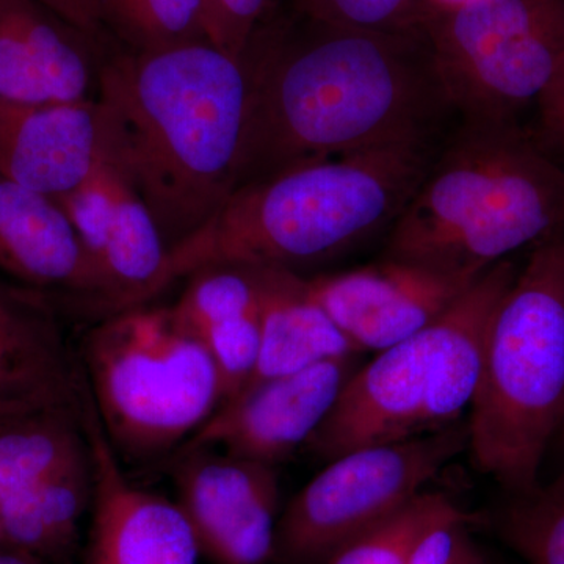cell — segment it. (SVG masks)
<instances>
[{
  "label": "cell",
  "instance_id": "cell-26",
  "mask_svg": "<svg viewBox=\"0 0 564 564\" xmlns=\"http://www.w3.org/2000/svg\"><path fill=\"white\" fill-rule=\"evenodd\" d=\"M220 378L223 403L243 391L261 355V313L218 323L198 334Z\"/></svg>",
  "mask_w": 564,
  "mask_h": 564
},
{
  "label": "cell",
  "instance_id": "cell-18",
  "mask_svg": "<svg viewBox=\"0 0 564 564\" xmlns=\"http://www.w3.org/2000/svg\"><path fill=\"white\" fill-rule=\"evenodd\" d=\"M101 147L96 101L22 106L0 102V176L51 198L79 187Z\"/></svg>",
  "mask_w": 564,
  "mask_h": 564
},
{
  "label": "cell",
  "instance_id": "cell-8",
  "mask_svg": "<svg viewBox=\"0 0 564 564\" xmlns=\"http://www.w3.org/2000/svg\"><path fill=\"white\" fill-rule=\"evenodd\" d=\"M448 102L464 121L513 124L564 57V0H464L425 29Z\"/></svg>",
  "mask_w": 564,
  "mask_h": 564
},
{
  "label": "cell",
  "instance_id": "cell-14",
  "mask_svg": "<svg viewBox=\"0 0 564 564\" xmlns=\"http://www.w3.org/2000/svg\"><path fill=\"white\" fill-rule=\"evenodd\" d=\"M473 284L386 256L370 265L307 278L311 296L361 352L414 336Z\"/></svg>",
  "mask_w": 564,
  "mask_h": 564
},
{
  "label": "cell",
  "instance_id": "cell-4",
  "mask_svg": "<svg viewBox=\"0 0 564 564\" xmlns=\"http://www.w3.org/2000/svg\"><path fill=\"white\" fill-rule=\"evenodd\" d=\"M564 232V172L514 124L464 121L434 154L383 256L475 282Z\"/></svg>",
  "mask_w": 564,
  "mask_h": 564
},
{
  "label": "cell",
  "instance_id": "cell-19",
  "mask_svg": "<svg viewBox=\"0 0 564 564\" xmlns=\"http://www.w3.org/2000/svg\"><path fill=\"white\" fill-rule=\"evenodd\" d=\"M261 270V355L245 389L315 364L362 355L311 296L307 278Z\"/></svg>",
  "mask_w": 564,
  "mask_h": 564
},
{
  "label": "cell",
  "instance_id": "cell-31",
  "mask_svg": "<svg viewBox=\"0 0 564 564\" xmlns=\"http://www.w3.org/2000/svg\"><path fill=\"white\" fill-rule=\"evenodd\" d=\"M0 564H46L36 558L35 555L11 547V545L0 544Z\"/></svg>",
  "mask_w": 564,
  "mask_h": 564
},
{
  "label": "cell",
  "instance_id": "cell-11",
  "mask_svg": "<svg viewBox=\"0 0 564 564\" xmlns=\"http://www.w3.org/2000/svg\"><path fill=\"white\" fill-rule=\"evenodd\" d=\"M174 484L202 555L215 564L272 563L280 521L276 466L195 448L181 455Z\"/></svg>",
  "mask_w": 564,
  "mask_h": 564
},
{
  "label": "cell",
  "instance_id": "cell-16",
  "mask_svg": "<svg viewBox=\"0 0 564 564\" xmlns=\"http://www.w3.org/2000/svg\"><path fill=\"white\" fill-rule=\"evenodd\" d=\"M80 389L54 295L0 274V417L79 408Z\"/></svg>",
  "mask_w": 564,
  "mask_h": 564
},
{
  "label": "cell",
  "instance_id": "cell-33",
  "mask_svg": "<svg viewBox=\"0 0 564 564\" xmlns=\"http://www.w3.org/2000/svg\"><path fill=\"white\" fill-rule=\"evenodd\" d=\"M556 440H562V441H564V421H563L562 429H560L558 436H556Z\"/></svg>",
  "mask_w": 564,
  "mask_h": 564
},
{
  "label": "cell",
  "instance_id": "cell-3",
  "mask_svg": "<svg viewBox=\"0 0 564 564\" xmlns=\"http://www.w3.org/2000/svg\"><path fill=\"white\" fill-rule=\"evenodd\" d=\"M433 155L432 147L381 148L237 187L202 229L169 251L162 289L212 267L300 273L388 236Z\"/></svg>",
  "mask_w": 564,
  "mask_h": 564
},
{
  "label": "cell",
  "instance_id": "cell-34",
  "mask_svg": "<svg viewBox=\"0 0 564 564\" xmlns=\"http://www.w3.org/2000/svg\"><path fill=\"white\" fill-rule=\"evenodd\" d=\"M3 543V540H2V527H0V544Z\"/></svg>",
  "mask_w": 564,
  "mask_h": 564
},
{
  "label": "cell",
  "instance_id": "cell-2",
  "mask_svg": "<svg viewBox=\"0 0 564 564\" xmlns=\"http://www.w3.org/2000/svg\"><path fill=\"white\" fill-rule=\"evenodd\" d=\"M96 99L107 135L173 250L236 191L250 104L242 57L210 41L135 54L109 40Z\"/></svg>",
  "mask_w": 564,
  "mask_h": 564
},
{
  "label": "cell",
  "instance_id": "cell-28",
  "mask_svg": "<svg viewBox=\"0 0 564 564\" xmlns=\"http://www.w3.org/2000/svg\"><path fill=\"white\" fill-rule=\"evenodd\" d=\"M284 0H203L204 21L210 43L240 57L252 32Z\"/></svg>",
  "mask_w": 564,
  "mask_h": 564
},
{
  "label": "cell",
  "instance_id": "cell-30",
  "mask_svg": "<svg viewBox=\"0 0 564 564\" xmlns=\"http://www.w3.org/2000/svg\"><path fill=\"white\" fill-rule=\"evenodd\" d=\"M44 6L68 21L74 28L80 29L99 44H106L109 39L104 35L93 11L91 0H40Z\"/></svg>",
  "mask_w": 564,
  "mask_h": 564
},
{
  "label": "cell",
  "instance_id": "cell-21",
  "mask_svg": "<svg viewBox=\"0 0 564 564\" xmlns=\"http://www.w3.org/2000/svg\"><path fill=\"white\" fill-rule=\"evenodd\" d=\"M91 6L104 35L135 54L210 41L203 0H91Z\"/></svg>",
  "mask_w": 564,
  "mask_h": 564
},
{
  "label": "cell",
  "instance_id": "cell-24",
  "mask_svg": "<svg viewBox=\"0 0 564 564\" xmlns=\"http://www.w3.org/2000/svg\"><path fill=\"white\" fill-rule=\"evenodd\" d=\"M455 507L444 492L426 489L383 525L345 545L328 564H404L419 534Z\"/></svg>",
  "mask_w": 564,
  "mask_h": 564
},
{
  "label": "cell",
  "instance_id": "cell-10",
  "mask_svg": "<svg viewBox=\"0 0 564 564\" xmlns=\"http://www.w3.org/2000/svg\"><path fill=\"white\" fill-rule=\"evenodd\" d=\"M109 291L111 310L161 295L169 248L101 120V147L79 187L55 198Z\"/></svg>",
  "mask_w": 564,
  "mask_h": 564
},
{
  "label": "cell",
  "instance_id": "cell-12",
  "mask_svg": "<svg viewBox=\"0 0 564 564\" xmlns=\"http://www.w3.org/2000/svg\"><path fill=\"white\" fill-rule=\"evenodd\" d=\"M359 366L361 355L348 356L251 386L220 404L184 451L221 447L276 466L313 437Z\"/></svg>",
  "mask_w": 564,
  "mask_h": 564
},
{
  "label": "cell",
  "instance_id": "cell-15",
  "mask_svg": "<svg viewBox=\"0 0 564 564\" xmlns=\"http://www.w3.org/2000/svg\"><path fill=\"white\" fill-rule=\"evenodd\" d=\"M104 46L40 0H0V102L96 101Z\"/></svg>",
  "mask_w": 564,
  "mask_h": 564
},
{
  "label": "cell",
  "instance_id": "cell-23",
  "mask_svg": "<svg viewBox=\"0 0 564 564\" xmlns=\"http://www.w3.org/2000/svg\"><path fill=\"white\" fill-rule=\"evenodd\" d=\"M188 280L172 311L196 336L218 323L261 313L262 270L258 267H212Z\"/></svg>",
  "mask_w": 564,
  "mask_h": 564
},
{
  "label": "cell",
  "instance_id": "cell-17",
  "mask_svg": "<svg viewBox=\"0 0 564 564\" xmlns=\"http://www.w3.org/2000/svg\"><path fill=\"white\" fill-rule=\"evenodd\" d=\"M0 274L52 295L111 307L109 291L61 204L0 176Z\"/></svg>",
  "mask_w": 564,
  "mask_h": 564
},
{
  "label": "cell",
  "instance_id": "cell-27",
  "mask_svg": "<svg viewBox=\"0 0 564 564\" xmlns=\"http://www.w3.org/2000/svg\"><path fill=\"white\" fill-rule=\"evenodd\" d=\"M473 521L455 507L419 534L404 564H491L470 533Z\"/></svg>",
  "mask_w": 564,
  "mask_h": 564
},
{
  "label": "cell",
  "instance_id": "cell-1",
  "mask_svg": "<svg viewBox=\"0 0 564 564\" xmlns=\"http://www.w3.org/2000/svg\"><path fill=\"white\" fill-rule=\"evenodd\" d=\"M240 57L250 104L236 188L356 152L432 147L455 111L426 33L339 28L284 0Z\"/></svg>",
  "mask_w": 564,
  "mask_h": 564
},
{
  "label": "cell",
  "instance_id": "cell-22",
  "mask_svg": "<svg viewBox=\"0 0 564 564\" xmlns=\"http://www.w3.org/2000/svg\"><path fill=\"white\" fill-rule=\"evenodd\" d=\"M489 525L529 564H564V469L549 484L508 494Z\"/></svg>",
  "mask_w": 564,
  "mask_h": 564
},
{
  "label": "cell",
  "instance_id": "cell-20",
  "mask_svg": "<svg viewBox=\"0 0 564 564\" xmlns=\"http://www.w3.org/2000/svg\"><path fill=\"white\" fill-rule=\"evenodd\" d=\"M82 403V400H80ZM87 448L79 408H44L0 417V527L24 513L58 467Z\"/></svg>",
  "mask_w": 564,
  "mask_h": 564
},
{
  "label": "cell",
  "instance_id": "cell-9",
  "mask_svg": "<svg viewBox=\"0 0 564 564\" xmlns=\"http://www.w3.org/2000/svg\"><path fill=\"white\" fill-rule=\"evenodd\" d=\"M467 421L328 462L285 507L272 564H328L345 545L383 525L467 451Z\"/></svg>",
  "mask_w": 564,
  "mask_h": 564
},
{
  "label": "cell",
  "instance_id": "cell-5",
  "mask_svg": "<svg viewBox=\"0 0 564 564\" xmlns=\"http://www.w3.org/2000/svg\"><path fill=\"white\" fill-rule=\"evenodd\" d=\"M564 421V232L534 245L494 311L467 417L474 466L507 494L540 484Z\"/></svg>",
  "mask_w": 564,
  "mask_h": 564
},
{
  "label": "cell",
  "instance_id": "cell-6",
  "mask_svg": "<svg viewBox=\"0 0 564 564\" xmlns=\"http://www.w3.org/2000/svg\"><path fill=\"white\" fill-rule=\"evenodd\" d=\"M518 267L494 265L440 318L375 352L351 375L304 447L323 462L440 432L469 413L489 322Z\"/></svg>",
  "mask_w": 564,
  "mask_h": 564
},
{
  "label": "cell",
  "instance_id": "cell-25",
  "mask_svg": "<svg viewBox=\"0 0 564 564\" xmlns=\"http://www.w3.org/2000/svg\"><path fill=\"white\" fill-rule=\"evenodd\" d=\"M293 10L326 24L356 31L425 33L429 0H285Z\"/></svg>",
  "mask_w": 564,
  "mask_h": 564
},
{
  "label": "cell",
  "instance_id": "cell-13",
  "mask_svg": "<svg viewBox=\"0 0 564 564\" xmlns=\"http://www.w3.org/2000/svg\"><path fill=\"white\" fill-rule=\"evenodd\" d=\"M80 400L95 475L88 564H198L202 552L180 505L126 477L85 377Z\"/></svg>",
  "mask_w": 564,
  "mask_h": 564
},
{
  "label": "cell",
  "instance_id": "cell-32",
  "mask_svg": "<svg viewBox=\"0 0 564 564\" xmlns=\"http://www.w3.org/2000/svg\"><path fill=\"white\" fill-rule=\"evenodd\" d=\"M430 6H432L433 13L436 11L452 9V7L459 6L464 0H429Z\"/></svg>",
  "mask_w": 564,
  "mask_h": 564
},
{
  "label": "cell",
  "instance_id": "cell-29",
  "mask_svg": "<svg viewBox=\"0 0 564 564\" xmlns=\"http://www.w3.org/2000/svg\"><path fill=\"white\" fill-rule=\"evenodd\" d=\"M538 106H540L541 121H543L544 131L549 133V139L564 150V57L551 84L538 101Z\"/></svg>",
  "mask_w": 564,
  "mask_h": 564
},
{
  "label": "cell",
  "instance_id": "cell-7",
  "mask_svg": "<svg viewBox=\"0 0 564 564\" xmlns=\"http://www.w3.org/2000/svg\"><path fill=\"white\" fill-rule=\"evenodd\" d=\"M115 313L85 336L80 369L117 454L148 459L209 421L223 402L220 378L172 307Z\"/></svg>",
  "mask_w": 564,
  "mask_h": 564
}]
</instances>
